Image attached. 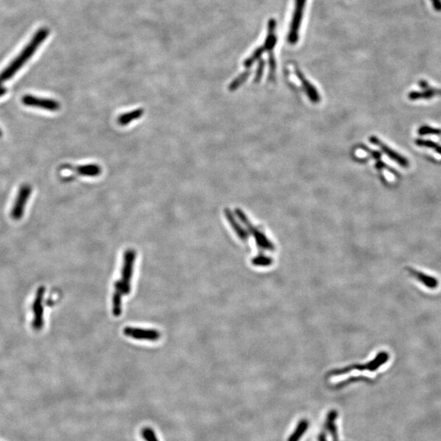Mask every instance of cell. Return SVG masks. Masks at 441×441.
<instances>
[{
  "label": "cell",
  "instance_id": "cell-25",
  "mask_svg": "<svg viewBox=\"0 0 441 441\" xmlns=\"http://www.w3.org/2000/svg\"><path fill=\"white\" fill-rule=\"evenodd\" d=\"M7 93V89L4 88V87H0V98L3 97V96L5 95V93Z\"/></svg>",
  "mask_w": 441,
  "mask_h": 441
},
{
  "label": "cell",
  "instance_id": "cell-16",
  "mask_svg": "<svg viewBox=\"0 0 441 441\" xmlns=\"http://www.w3.org/2000/svg\"><path fill=\"white\" fill-rule=\"evenodd\" d=\"M265 51L266 50H265L264 46L257 48L255 51L253 52V54L249 58H247L246 60L244 61V67H246V68H249V67H252L257 61H259L261 59V57H262V54H264Z\"/></svg>",
  "mask_w": 441,
  "mask_h": 441
},
{
  "label": "cell",
  "instance_id": "cell-9",
  "mask_svg": "<svg viewBox=\"0 0 441 441\" xmlns=\"http://www.w3.org/2000/svg\"><path fill=\"white\" fill-rule=\"evenodd\" d=\"M295 74L299 79L300 82L302 83V85L306 91V95L308 96L309 99L315 103L319 102L320 101V97H319L317 90L309 82L308 80H306V78L304 76L302 71H300L297 67H295Z\"/></svg>",
  "mask_w": 441,
  "mask_h": 441
},
{
  "label": "cell",
  "instance_id": "cell-18",
  "mask_svg": "<svg viewBox=\"0 0 441 441\" xmlns=\"http://www.w3.org/2000/svg\"><path fill=\"white\" fill-rule=\"evenodd\" d=\"M249 76H250V71H244V73H242L239 77L236 78V79L231 83L230 86H229V89H230L231 91H235V90H236L239 87L241 86V85H243L247 80H248V78L249 77Z\"/></svg>",
  "mask_w": 441,
  "mask_h": 441
},
{
  "label": "cell",
  "instance_id": "cell-23",
  "mask_svg": "<svg viewBox=\"0 0 441 441\" xmlns=\"http://www.w3.org/2000/svg\"><path fill=\"white\" fill-rule=\"evenodd\" d=\"M430 2L432 4L434 10L438 13L441 12V0H430Z\"/></svg>",
  "mask_w": 441,
  "mask_h": 441
},
{
  "label": "cell",
  "instance_id": "cell-17",
  "mask_svg": "<svg viewBox=\"0 0 441 441\" xmlns=\"http://www.w3.org/2000/svg\"><path fill=\"white\" fill-rule=\"evenodd\" d=\"M225 214H226V217H227V219H228L229 222H230V224H231V226H234L235 231L237 232L238 235H240L242 239H246V233L244 232V231L242 230L241 227L236 223L235 218L232 217L231 211L229 210L228 209H226V210H225Z\"/></svg>",
  "mask_w": 441,
  "mask_h": 441
},
{
  "label": "cell",
  "instance_id": "cell-13",
  "mask_svg": "<svg viewBox=\"0 0 441 441\" xmlns=\"http://www.w3.org/2000/svg\"><path fill=\"white\" fill-rule=\"evenodd\" d=\"M144 115V109L139 108L136 109L131 112L124 113L118 118V124L121 126H127L130 123L135 121V120H139L140 118H142Z\"/></svg>",
  "mask_w": 441,
  "mask_h": 441
},
{
  "label": "cell",
  "instance_id": "cell-15",
  "mask_svg": "<svg viewBox=\"0 0 441 441\" xmlns=\"http://www.w3.org/2000/svg\"><path fill=\"white\" fill-rule=\"evenodd\" d=\"M123 293L120 291L116 290L113 295V315L119 317L122 312V296Z\"/></svg>",
  "mask_w": 441,
  "mask_h": 441
},
{
  "label": "cell",
  "instance_id": "cell-19",
  "mask_svg": "<svg viewBox=\"0 0 441 441\" xmlns=\"http://www.w3.org/2000/svg\"><path fill=\"white\" fill-rule=\"evenodd\" d=\"M416 144L420 147H428V148L433 149L434 151H436L437 153L441 155V146L431 142V141H425V140H417Z\"/></svg>",
  "mask_w": 441,
  "mask_h": 441
},
{
  "label": "cell",
  "instance_id": "cell-1",
  "mask_svg": "<svg viewBox=\"0 0 441 441\" xmlns=\"http://www.w3.org/2000/svg\"><path fill=\"white\" fill-rule=\"evenodd\" d=\"M49 35V31L47 28H41L36 32L20 54L0 73V86L8 80H11L24 67V65L36 54L40 45L45 42Z\"/></svg>",
  "mask_w": 441,
  "mask_h": 441
},
{
  "label": "cell",
  "instance_id": "cell-21",
  "mask_svg": "<svg viewBox=\"0 0 441 441\" xmlns=\"http://www.w3.org/2000/svg\"><path fill=\"white\" fill-rule=\"evenodd\" d=\"M265 69V62L262 59H260L258 62V67H257V72H256L255 80L254 82H259L262 76H263V71Z\"/></svg>",
  "mask_w": 441,
  "mask_h": 441
},
{
  "label": "cell",
  "instance_id": "cell-14",
  "mask_svg": "<svg viewBox=\"0 0 441 441\" xmlns=\"http://www.w3.org/2000/svg\"><path fill=\"white\" fill-rule=\"evenodd\" d=\"M308 427L309 421L306 419H302L297 424V427L295 428L293 434L288 437V441H299Z\"/></svg>",
  "mask_w": 441,
  "mask_h": 441
},
{
  "label": "cell",
  "instance_id": "cell-24",
  "mask_svg": "<svg viewBox=\"0 0 441 441\" xmlns=\"http://www.w3.org/2000/svg\"><path fill=\"white\" fill-rule=\"evenodd\" d=\"M318 441H327V434H326L325 430H322V432L319 434L318 437Z\"/></svg>",
  "mask_w": 441,
  "mask_h": 441
},
{
  "label": "cell",
  "instance_id": "cell-8",
  "mask_svg": "<svg viewBox=\"0 0 441 441\" xmlns=\"http://www.w3.org/2000/svg\"><path fill=\"white\" fill-rule=\"evenodd\" d=\"M370 142L374 145H377V147L381 149L382 152L386 154L388 157L390 158L391 160H395L398 164H400L403 167H408V161L406 159L396 153L395 151L391 150L390 147H388L386 144H384L383 142H381L378 138L376 137H372L370 138Z\"/></svg>",
  "mask_w": 441,
  "mask_h": 441
},
{
  "label": "cell",
  "instance_id": "cell-5",
  "mask_svg": "<svg viewBox=\"0 0 441 441\" xmlns=\"http://www.w3.org/2000/svg\"><path fill=\"white\" fill-rule=\"evenodd\" d=\"M32 189L29 185H23L19 189L18 195L16 198L13 209H12L11 217L14 220H20L24 215L25 209L27 206V201L31 196Z\"/></svg>",
  "mask_w": 441,
  "mask_h": 441
},
{
  "label": "cell",
  "instance_id": "cell-6",
  "mask_svg": "<svg viewBox=\"0 0 441 441\" xmlns=\"http://www.w3.org/2000/svg\"><path fill=\"white\" fill-rule=\"evenodd\" d=\"M22 102L27 107L44 109L46 111H58L60 110V102L54 99L42 98L32 95H25L22 98Z\"/></svg>",
  "mask_w": 441,
  "mask_h": 441
},
{
  "label": "cell",
  "instance_id": "cell-7",
  "mask_svg": "<svg viewBox=\"0 0 441 441\" xmlns=\"http://www.w3.org/2000/svg\"><path fill=\"white\" fill-rule=\"evenodd\" d=\"M124 333L132 338L149 340V341H157L161 337V334L158 331L152 330V329L131 328V327H127L124 328Z\"/></svg>",
  "mask_w": 441,
  "mask_h": 441
},
{
  "label": "cell",
  "instance_id": "cell-10",
  "mask_svg": "<svg viewBox=\"0 0 441 441\" xmlns=\"http://www.w3.org/2000/svg\"><path fill=\"white\" fill-rule=\"evenodd\" d=\"M407 271L410 273V275L412 277L417 279L420 283L425 285L427 288L430 289H435L439 285L438 279H435L430 275H426L425 273L421 272V271H417L411 267H407Z\"/></svg>",
  "mask_w": 441,
  "mask_h": 441
},
{
  "label": "cell",
  "instance_id": "cell-11",
  "mask_svg": "<svg viewBox=\"0 0 441 441\" xmlns=\"http://www.w3.org/2000/svg\"><path fill=\"white\" fill-rule=\"evenodd\" d=\"M421 87H422V88L426 89V90L424 92H421V93H418V92H412V93H411L410 94L408 95L409 99H411V100L427 99V98L429 99V98H432L434 96L441 95V90H439V89H430L425 81H421Z\"/></svg>",
  "mask_w": 441,
  "mask_h": 441
},
{
  "label": "cell",
  "instance_id": "cell-3",
  "mask_svg": "<svg viewBox=\"0 0 441 441\" xmlns=\"http://www.w3.org/2000/svg\"><path fill=\"white\" fill-rule=\"evenodd\" d=\"M306 3V0H295L294 11L287 38L288 44L290 45H296L299 40L300 27L303 18Z\"/></svg>",
  "mask_w": 441,
  "mask_h": 441
},
{
  "label": "cell",
  "instance_id": "cell-12",
  "mask_svg": "<svg viewBox=\"0 0 441 441\" xmlns=\"http://www.w3.org/2000/svg\"><path fill=\"white\" fill-rule=\"evenodd\" d=\"M75 171L78 174L85 177H91L96 178L100 176L102 173V169L98 164H86V165H80L75 168Z\"/></svg>",
  "mask_w": 441,
  "mask_h": 441
},
{
  "label": "cell",
  "instance_id": "cell-22",
  "mask_svg": "<svg viewBox=\"0 0 441 441\" xmlns=\"http://www.w3.org/2000/svg\"><path fill=\"white\" fill-rule=\"evenodd\" d=\"M441 130L439 129H432L430 127L424 126L419 129V134L425 135V134H440Z\"/></svg>",
  "mask_w": 441,
  "mask_h": 441
},
{
  "label": "cell",
  "instance_id": "cell-20",
  "mask_svg": "<svg viewBox=\"0 0 441 441\" xmlns=\"http://www.w3.org/2000/svg\"><path fill=\"white\" fill-rule=\"evenodd\" d=\"M142 435L146 441H159L155 431L150 427L143 428L142 430Z\"/></svg>",
  "mask_w": 441,
  "mask_h": 441
},
{
  "label": "cell",
  "instance_id": "cell-26",
  "mask_svg": "<svg viewBox=\"0 0 441 441\" xmlns=\"http://www.w3.org/2000/svg\"><path fill=\"white\" fill-rule=\"evenodd\" d=\"M3 135L2 131H1V129H0V137Z\"/></svg>",
  "mask_w": 441,
  "mask_h": 441
},
{
  "label": "cell",
  "instance_id": "cell-2",
  "mask_svg": "<svg viewBox=\"0 0 441 441\" xmlns=\"http://www.w3.org/2000/svg\"><path fill=\"white\" fill-rule=\"evenodd\" d=\"M136 251L129 249L124 253V266L122 270V279L118 280L115 284L116 290L120 291L123 294H129L131 289V279L133 276V264L135 262Z\"/></svg>",
  "mask_w": 441,
  "mask_h": 441
},
{
  "label": "cell",
  "instance_id": "cell-4",
  "mask_svg": "<svg viewBox=\"0 0 441 441\" xmlns=\"http://www.w3.org/2000/svg\"><path fill=\"white\" fill-rule=\"evenodd\" d=\"M45 288L40 287L36 291V297L32 305L33 311V321L32 328L36 331H40L45 325V307H44V298H45Z\"/></svg>",
  "mask_w": 441,
  "mask_h": 441
}]
</instances>
